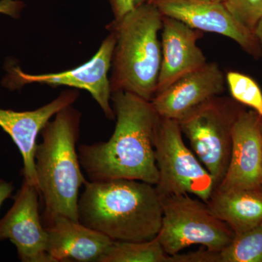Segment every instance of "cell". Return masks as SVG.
Returning <instances> with one entry per match:
<instances>
[{
	"mask_svg": "<svg viewBox=\"0 0 262 262\" xmlns=\"http://www.w3.org/2000/svg\"><path fill=\"white\" fill-rule=\"evenodd\" d=\"M211 1L221 2V3H224V1H225V0H211Z\"/></svg>",
	"mask_w": 262,
	"mask_h": 262,
	"instance_id": "27",
	"label": "cell"
},
{
	"mask_svg": "<svg viewBox=\"0 0 262 262\" xmlns=\"http://www.w3.org/2000/svg\"><path fill=\"white\" fill-rule=\"evenodd\" d=\"M163 16L180 20L200 32L230 38L253 56L260 52L254 32L236 19L225 4L211 0H152Z\"/></svg>",
	"mask_w": 262,
	"mask_h": 262,
	"instance_id": "10",
	"label": "cell"
},
{
	"mask_svg": "<svg viewBox=\"0 0 262 262\" xmlns=\"http://www.w3.org/2000/svg\"><path fill=\"white\" fill-rule=\"evenodd\" d=\"M115 45V36L110 33L89 61L77 68L58 73L31 75L23 72L18 66L10 67L5 79V85L15 90L26 84L39 83L51 87L63 85L84 90L99 105L106 118L114 120L115 115L110 103L112 91L108 71L111 69Z\"/></svg>",
	"mask_w": 262,
	"mask_h": 262,
	"instance_id": "8",
	"label": "cell"
},
{
	"mask_svg": "<svg viewBox=\"0 0 262 262\" xmlns=\"http://www.w3.org/2000/svg\"><path fill=\"white\" fill-rule=\"evenodd\" d=\"M162 206L163 219L157 237L168 255L192 245L220 252L235 237L233 230L212 213L206 203L189 194L164 196Z\"/></svg>",
	"mask_w": 262,
	"mask_h": 262,
	"instance_id": "5",
	"label": "cell"
},
{
	"mask_svg": "<svg viewBox=\"0 0 262 262\" xmlns=\"http://www.w3.org/2000/svg\"><path fill=\"white\" fill-rule=\"evenodd\" d=\"M111 5L115 20L125 16L135 8V0H108Z\"/></svg>",
	"mask_w": 262,
	"mask_h": 262,
	"instance_id": "22",
	"label": "cell"
},
{
	"mask_svg": "<svg viewBox=\"0 0 262 262\" xmlns=\"http://www.w3.org/2000/svg\"><path fill=\"white\" fill-rule=\"evenodd\" d=\"M261 137H262V117H261Z\"/></svg>",
	"mask_w": 262,
	"mask_h": 262,
	"instance_id": "28",
	"label": "cell"
},
{
	"mask_svg": "<svg viewBox=\"0 0 262 262\" xmlns=\"http://www.w3.org/2000/svg\"><path fill=\"white\" fill-rule=\"evenodd\" d=\"M162 31L161 65L156 94L207 63L204 53L196 45L201 36L200 31L166 16H163Z\"/></svg>",
	"mask_w": 262,
	"mask_h": 262,
	"instance_id": "14",
	"label": "cell"
},
{
	"mask_svg": "<svg viewBox=\"0 0 262 262\" xmlns=\"http://www.w3.org/2000/svg\"><path fill=\"white\" fill-rule=\"evenodd\" d=\"M223 3L237 20L254 32L262 19V0H225Z\"/></svg>",
	"mask_w": 262,
	"mask_h": 262,
	"instance_id": "20",
	"label": "cell"
},
{
	"mask_svg": "<svg viewBox=\"0 0 262 262\" xmlns=\"http://www.w3.org/2000/svg\"><path fill=\"white\" fill-rule=\"evenodd\" d=\"M208 208L233 230L235 235L262 224V189H215Z\"/></svg>",
	"mask_w": 262,
	"mask_h": 262,
	"instance_id": "16",
	"label": "cell"
},
{
	"mask_svg": "<svg viewBox=\"0 0 262 262\" xmlns=\"http://www.w3.org/2000/svg\"><path fill=\"white\" fill-rule=\"evenodd\" d=\"M225 81L223 72L216 63H206L155 94L151 103L160 117L179 122L222 94Z\"/></svg>",
	"mask_w": 262,
	"mask_h": 262,
	"instance_id": "12",
	"label": "cell"
},
{
	"mask_svg": "<svg viewBox=\"0 0 262 262\" xmlns=\"http://www.w3.org/2000/svg\"><path fill=\"white\" fill-rule=\"evenodd\" d=\"M170 262H220V252L208 248H201L199 251L186 254L170 255Z\"/></svg>",
	"mask_w": 262,
	"mask_h": 262,
	"instance_id": "21",
	"label": "cell"
},
{
	"mask_svg": "<svg viewBox=\"0 0 262 262\" xmlns=\"http://www.w3.org/2000/svg\"><path fill=\"white\" fill-rule=\"evenodd\" d=\"M78 219L116 242L150 241L161 227L162 198L155 185L141 181H87L79 198Z\"/></svg>",
	"mask_w": 262,
	"mask_h": 262,
	"instance_id": "2",
	"label": "cell"
},
{
	"mask_svg": "<svg viewBox=\"0 0 262 262\" xmlns=\"http://www.w3.org/2000/svg\"><path fill=\"white\" fill-rule=\"evenodd\" d=\"M155 149L159 171L155 187L161 198L189 194L208 203L216 188L214 179L186 146L178 121L160 117Z\"/></svg>",
	"mask_w": 262,
	"mask_h": 262,
	"instance_id": "6",
	"label": "cell"
},
{
	"mask_svg": "<svg viewBox=\"0 0 262 262\" xmlns=\"http://www.w3.org/2000/svg\"><path fill=\"white\" fill-rule=\"evenodd\" d=\"M229 91L234 101L252 108L262 117V92L251 77L236 72L226 77Z\"/></svg>",
	"mask_w": 262,
	"mask_h": 262,
	"instance_id": "19",
	"label": "cell"
},
{
	"mask_svg": "<svg viewBox=\"0 0 262 262\" xmlns=\"http://www.w3.org/2000/svg\"><path fill=\"white\" fill-rule=\"evenodd\" d=\"M241 111L220 96L202 105L179 121L193 152L211 173L215 185L223 180L230 160L232 127Z\"/></svg>",
	"mask_w": 262,
	"mask_h": 262,
	"instance_id": "7",
	"label": "cell"
},
{
	"mask_svg": "<svg viewBox=\"0 0 262 262\" xmlns=\"http://www.w3.org/2000/svg\"><path fill=\"white\" fill-rule=\"evenodd\" d=\"M111 101L117 120L113 134L106 141L79 145L81 168L91 182L129 179L156 185L159 115L151 101L130 93H113Z\"/></svg>",
	"mask_w": 262,
	"mask_h": 262,
	"instance_id": "1",
	"label": "cell"
},
{
	"mask_svg": "<svg viewBox=\"0 0 262 262\" xmlns=\"http://www.w3.org/2000/svg\"><path fill=\"white\" fill-rule=\"evenodd\" d=\"M152 0H135V8L136 7L139 6V5L144 4V3H150Z\"/></svg>",
	"mask_w": 262,
	"mask_h": 262,
	"instance_id": "26",
	"label": "cell"
},
{
	"mask_svg": "<svg viewBox=\"0 0 262 262\" xmlns=\"http://www.w3.org/2000/svg\"><path fill=\"white\" fill-rule=\"evenodd\" d=\"M23 6V3L17 0H0V13L16 18Z\"/></svg>",
	"mask_w": 262,
	"mask_h": 262,
	"instance_id": "23",
	"label": "cell"
},
{
	"mask_svg": "<svg viewBox=\"0 0 262 262\" xmlns=\"http://www.w3.org/2000/svg\"><path fill=\"white\" fill-rule=\"evenodd\" d=\"M99 262H170V255L157 237L146 241H114Z\"/></svg>",
	"mask_w": 262,
	"mask_h": 262,
	"instance_id": "17",
	"label": "cell"
},
{
	"mask_svg": "<svg viewBox=\"0 0 262 262\" xmlns=\"http://www.w3.org/2000/svg\"><path fill=\"white\" fill-rule=\"evenodd\" d=\"M80 96L77 90H67L51 102L32 111L15 112L0 108V127L13 139L23 159V178L38 188L35 170L37 136L58 112L72 106Z\"/></svg>",
	"mask_w": 262,
	"mask_h": 262,
	"instance_id": "13",
	"label": "cell"
},
{
	"mask_svg": "<svg viewBox=\"0 0 262 262\" xmlns=\"http://www.w3.org/2000/svg\"><path fill=\"white\" fill-rule=\"evenodd\" d=\"M254 34L256 38H257L260 45L262 46V19L258 22L257 26H256V29L254 30Z\"/></svg>",
	"mask_w": 262,
	"mask_h": 262,
	"instance_id": "25",
	"label": "cell"
},
{
	"mask_svg": "<svg viewBox=\"0 0 262 262\" xmlns=\"http://www.w3.org/2000/svg\"><path fill=\"white\" fill-rule=\"evenodd\" d=\"M14 189L13 183L0 179V208L6 200L11 198Z\"/></svg>",
	"mask_w": 262,
	"mask_h": 262,
	"instance_id": "24",
	"label": "cell"
},
{
	"mask_svg": "<svg viewBox=\"0 0 262 262\" xmlns=\"http://www.w3.org/2000/svg\"><path fill=\"white\" fill-rule=\"evenodd\" d=\"M232 136L228 169L215 189H262L261 116L253 110L241 111L234 122Z\"/></svg>",
	"mask_w": 262,
	"mask_h": 262,
	"instance_id": "11",
	"label": "cell"
},
{
	"mask_svg": "<svg viewBox=\"0 0 262 262\" xmlns=\"http://www.w3.org/2000/svg\"><path fill=\"white\" fill-rule=\"evenodd\" d=\"M47 232V253L53 262H99L114 241L67 217H58Z\"/></svg>",
	"mask_w": 262,
	"mask_h": 262,
	"instance_id": "15",
	"label": "cell"
},
{
	"mask_svg": "<svg viewBox=\"0 0 262 262\" xmlns=\"http://www.w3.org/2000/svg\"><path fill=\"white\" fill-rule=\"evenodd\" d=\"M220 262H262V224L235 235L220 251Z\"/></svg>",
	"mask_w": 262,
	"mask_h": 262,
	"instance_id": "18",
	"label": "cell"
},
{
	"mask_svg": "<svg viewBox=\"0 0 262 262\" xmlns=\"http://www.w3.org/2000/svg\"><path fill=\"white\" fill-rule=\"evenodd\" d=\"M38 188L23 179L13 206L0 220V242L10 239L22 262H53L47 253V232L39 213Z\"/></svg>",
	"mask_w": 262,
	"mask_h": 262,
	"instance_id": "9",
	"label": "cell"
},
{
	"mask_svg": "<svg viewBox=\"0 0 262 262\" xmlns=\"http://www.w3.org/2000/svg\"><path fill=\"white\" fill-rule=\"evenodd\" d=\"M163 15L154 4L144 3L106 29L115 36L110 77L112 94L130 93L151 101L156 94L161 65L158 32Z\"/></svg>",
	"mask_w": 262,
	"mask_h": 262,
	"instance_id": "4",
	"label": "cell"
},
{
	"mask_svg": "<svg viewBox=\"0 0 262 262\" xmlns=\"http://www.w3.org/2000/svg\"><path fill=\"white\" fill-rule=\"evenodd\" d=\"M81 117L72 105L67 106L40 132L42 141L37 144L34 161L45 227L61 216L79 222L80 189L88 181L81 170L77 148Z\"/></svg>",
	"mask_w": 262,
	"mask_h": 262,
	"instance_id": "3",
	"label": "cell"
}]
</instances>
